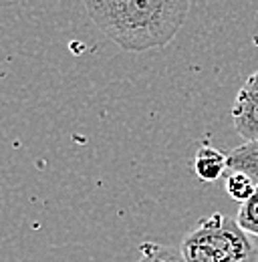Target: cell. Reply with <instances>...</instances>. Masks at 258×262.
<instances>
[{
    "mask_svg": "<svg viewBox=\"0 0 258 262\" xmlns=\"http://www.w3.org/2000/svg\"><path fill=\"white\" fill-rule=\"evenodd\" d=\"M85 8L119 49L141 53L169 45L192 4L186 0H87Z\"/></svg>",
    "mask_w": 258,
    "mask_h": 262,
    "instance_id": "6da1fadb",
    "label": "cell"
},
{
    "mask_svg": "<svg viewBox=\"0 0 258 262\" xmlns=\"http://www.w3.org/2000/svg\"><path fill=\"white\" fill-rule=\"evenodd\" d=\"M234 129L246 143L258 141V69L246 79L232 107Z\"/></svg>",
    "mask_w": 258,
    "mask_h": 262,
    "instance_id": "3957f363",
    "label": "cell"
},
{
    "mask_svg": "<svg viewBox=\"0 0 258 262\" xmlns=\"http://www.w3.org/2000/svg\"><path fill=\"white\" fill-rule=\"evenodd\" d=\"M228 169L246 173L254 184H258V141L244 143L228 154Z\"/></svg>",
    "mask_w": 258,
    "mask_h": 262,
    "instance_id": "5b68a950",
    "label": "cell"
},
{
    "mask_svg": "<svg viewBox=\"0 0 258 262\" xmlns=\"http://www.w3.org/2000/svg\"><path fill=\"white\" fill-rule=\"evenodd\" d=\"M228 169V154L216 149L210 143H204L193 158V171L202 182H216Z\"/></svg>",
    "mask_w": 258,
    "mask_h": 262,
    "instance_id": "277c9868",
    "label": "cell"
},
{
    "mask_svg": "<svg viewBox=\"0 0 258 262\" xmlns=\"http://www.w3.org/2000/svg\"><path fill=\"white\" fill-rule=\"evenodd\" d=\"M186 262H256V250L236 220L216 212L182 240Z\"/></svg>",
    "mask_w": 258,
    "mask_h": 262,
    "instance_id": "7a4b0ae2",
    "label": "cell"
},
{
    "mask_svg": "<svg viewBox=\"0 0 258 262\" xmlns=\"http://www.w3.org/2000/svg\"><path fill=\"white\" fill-rule=\"evenodd\" d=\"M139 252H141V258L137 262H186L182 250L160 242H143L139 246Z\"/></svg>",
    "mask_w": 258,
    "mask_h": 262,
    "instance_id": "8992f818",
    "label": "cell"
},
{
    "mask_svg": "<svg viewBox=\"0 0 258 262\" xmlns=\"http://www.w3.org/2000/svg\"><path fill=\"white\" fill-rule=\"evenodd\" d=\"M254 190H256V184L246 173L230 171V176L226 180V192H228V196L232 198V200L244 204L246 200H250V196L254 194Z\"/></svg>",
    "mask_w": 258,
    "mask_h": 262,
    "instance_id": "52a82bcc",
    "label": "cell"
},
{
    "mask_svg": "<svg viewBox=\"0 0 258 262\" xmlns=\"http://www.w3.org/2000/svg\"><path fill=\"white\" fill-rule=\"evenodd\" d=\"M236 222H238V226L244 230L246 234L258 236V184L254 194L250 196V200H246L240 206V212H238Z\"/></svg>",
    "mask_w": 258,
    "mask_h": 262,
    "instance_id": "ba28073f",
    "label": "cell"
}]
</instances>
